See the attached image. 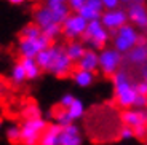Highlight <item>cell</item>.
Listing matches in <instances>:
<instances>
[{
	"instance_id": "obj_1",
	"label": "cell",
	"mask_w": 147,
	"mask_h": 145,
	"mask_svg": "<svg viewBox=\"0 0 147 145\" xmlns=\"http://www.w3.org/2000/svg\"><path fill=\"white\" fill-rule=\"evenodd\" d=\"M110 78H112V85H114V96L117 104L121 109H133L138 97V93L136 88H134V81L129 77V73L125 69H120Z\"/></svg>"
},
{
	"instance_id": "obj_2",
	"label": "cell",
	"mask_w": 147,
	"mask_h": 145,
	"mask_svg": "<svg viewBox=\"0 0 147 145\" xmlns=\"http://www.w3.org/2000/svg\"><path fill=\"white\" fill-rule=\"evenodd\" d=\"M144 38V34L139 29H136L133 24H125L121 26L120 29L110 32V43L112 48L121 53V54H126L129 50L136 46L141 40Z\"/></svg>"
},
{
	"instance_id": "obj_3",
	"label": "cell",
	"mask_w": 147,
	"mask_h": 145,
	"mask_svg": "<svg viewBox=\"0 0 147 145\" xmlns=\"http://www.w3.org/2000/svg\"><path fill=\"white\" fill-rule=\"evenodd\" d=\"M32 21L42 29L43 35L55 42L61 35V22L55 18L53 11L47 5H37L32 11Z\"/></svg>"
},
{
	"instance_id": "obj_4",
	"label": "cell",
	"mask_w": 147,
	"mask_h": 145,
	"mask_svg": "<svg viewBox=\"0 0 147 145\" xmlns=\"http://www.w3.org/2000/svg\"><path fill=\"white\" fill-rule=\"evenodd\" d=\"M80 40L90 50L101 51L110 42V32L104 27L101 19H93V21H88L86 30H85V34L82 35Z\"/></svg>"
},
{
	"instance_id": "obj_5",
	"label": "cell",
	"mask_w": 147,
	"mask_h": 145,
	"mask_svg": "<svg viewBox=\"0 0 147 145\" xmlns=\"http://www.w3.org/2000/svg\"><path fill=\"white\" fill-rule=\"evenodd\" d=\"M123 65V54L118 53L115 48H102L99 51V70L106 77H112Z\"/></svg>"
},
{
	"instance_id": "obj_6",
	"label": "cell",
	"mask_w": 147,
	"mask_h": 145,
	"mask_svg": "<svg viewBox=\"0 0 147 145\" xmlns=\"http://www.w3.org/2000/svg\"><path fill=\"white\" fill-rule=\"evenodd\" d=\"M86 24H88V21L85 18H82L78 13H70L64 19L63 24H61V35L67 42L69 40H80L82 35L86 30Z\"/></svg>"
},
{
	"instance_id": "obj_7",
	"label": "cell",
	"mask_w": 147,
	"mask_h": 145,
	"mask_svg": "<svg viewBox=\"0 0 147 145\" xmlns=\"http://www.w3.org/2000/svg\"><path fill=\"white\" fill-rule=\"evenodd\" d=\"M74 67H75V62L67 56V53H66L63 45H59L58 53H56V56L53 58V62L50 64L48 72L51 73V75L58 77V78H64V77L72 75V72L75 70Z\"/></svg>"
},
{
	"instance_id": "obj_8",
	"label": "cell",
	"mask_w": 147,
	"mask_h": 145,
	"mask_svg": "<svg viewBox=\"0 0 147 145\" xmlns=\"http://www.w3.org/2000/svg\"><path fill=\"white\" fill-rule=\"evenodd\" d=\"M51 43H55V42H51L45 35L38 37V38H19L18 54H19V58H37V54L42 50L48 48Z\"/></svg>"
},
{
	"instance_id": "obj_9",
	"label": "cell",
	"mask_w": 147,
	"mask_h": 145,
	"mask_svg": "<svg viewBox=\"0 0 147 145\" xmlns=\"http://www.w3.org/2000/svg\"><path fill=\"white\" fill-rule=\"evenodd\" d=\"M101 22L104 24L109 32H114V30L120 29L121 26L128 24V15H126V10L123 8H112V10H104L102 16H101Z\"/></svg>"
},
{
	"instance_id": "obj_10",
	"label": "cell",
	"mask_w": 147,
	"mask_h": 145,
	"mask_svg": "<svg viewBox=\"0 0 147 145\" xmlns=\"http://www.w3.org/2000/svg\"><path fill=\"white\" fill-rule=\"evenodd\" d=\"M126 15H128L129 24H133L142 34L147 32V5H146V2L126 5Z\"/></svg>"
},
{
	"instance_id": "obj_11",
	"label": "cell",
	"mask_w": 147,
	"mask_h": 145,
	"mask_svg": "<svg viewBox=\"0 0 147 145\" xmlns=\"http://www.w3.org/2000/svg\"><path fill=\"white\" fill-rule=\"evenodd\" d=\"M123 64L131 65V67H144L147 64V38H144L136 45V46L129 50L126 54H123Z\"/></svg>"
},
{
	"instance_id": "obj_12",
	"label": "cell",
	"mask_w": 147,
	"mask_h": 145,
	"mask_svg": "<svg viewBox=\"0 0 147 145\" xmlns=\"http://www.w3.org/2000/svg\"><path fill=\"white\" fill-rule=\"evenodd\" d=\"M104 10L106 8H104L101 0H85V3L80 8L78 15L82 18H85L86 21H93V19H101Z\"/></svg>"
},
{
	"instance_id": "obj_13",
	"label": "cell",
	"mask_w": 147,
	"mask_h": 145,
	"mask_svg": "<svg viewBox=\"0 0 147 145\" xmlns=\"http://www.w3.org/2000/svg\"><path fill=\"white\" fill-rule=\"evenodd\" d=\"M75 67H77V69H82V70L96 72V70L99 69V51H94V50L86 48V51L83 53V56L77 61Z\"/></svg>"
},
{
	"instance_id": "obj_14",
	"label": "cell",
	"mask_w": 147,
	"mask_h": 145,
	"mask_svg": "<svg viewBox=\"0 0 147 145\" xmlns=\"http://www.w3.org/2000/svg\"><path fill=\"white\" fill-rule=\"evenodd\" d=\"M121 121H123V124H126V126L129 128H138V126H144V124H147L146 121V112L144 110H139V109H126L125 112L121 113Z\"/></svg>"
},
{
	"instance_id": "obj_15",
	"label": "cell",
	"mask_w": 147,
	"mask_h": 145,
	"mask_svg": "<svg viewBox=\"0 0 147 145\" xmlns=\"http://www.w3.org/2000/svg\"><path fill=\"white\" fill-rule=\"evenodd\" d=\"M83 139H82L80 129L77 128V124L72 123L69 126H63L61 131V145H82Z\"/></svg>"
},
{
	"instance_id": "obj_16",
	"label": "cell",
	"mask_w": 147,
	"mask_h": 145,
	"mask_svg": "<svg viewBox=\"0 0 147 145\" xmlns=\"http://www.w3.org/2000/svg\"><path fill=\"white\" fill-rule=\"evenodd\" d=\"M61 131L63 126L53 123L42 132L38 145H61Z\"/></svg>"
},
{
	"instance_id": "obj_17",
	"label": "cell",
	"mask_w": 147,
	"mask_h": 145,
	"mask_svg": "<svg viewBox=\"0 0 147 145\" xmlns=\"http://www.w3.org/2000/svg\"><path fill=\"white\" fill-rule=\"evenodd\" d=\"M64 50H66L67 56L77 64V61L83 56L85 51H86V46L83 45L82 40H69L66 45H64Z\"/></svg>"
},
{
	"instance_id": "obj_18",
	"label": "cell",
	"mask_w": 147,
	"mask_h": 145,
	"mask_svg": "<svg viewBox=\"0 0 147 145\" xmlns=\"http://www.w3.org/2000/svg\"><path fill=\"white\" fill-rule=\"evenodd\" d=\"M72 80L75 81V85L80 88H88L93 85L94 81V72H90V70H82V69H77L72 72Z\"/></svg>"
},
{
	"instance_id": "obj_19",
	"label": "cell",
	"mask_w": 147,
	"mask_h": 145,
	"mask_svg": "<svg viewBox=\"0 0 147 145\" xmlns=\"http://www.w3.org/2000/svg\"><path fill=\"white\" fill-rule=\"evenodd\" d=\"M19 62L21 65L24 67L26 70V75H27V80H37L42 73V69L38 67L35 58H19Z\"/></svg>"
},
{
	"instance_id": "obj_20",
	"label": "cell",
	"mask_w": 147,
	"mask_h": 145,
	"mask_svg": "<svg viewBox=\"0 0 147 145\" xmlns=\"http://www.w3.org/2000/svg\"><path fill=\"white\" fill-rule=\"evenodd\" d=\"M42 137V132L32 129L30 126L22 123L21 126V144L24 145H38V140Z\"/></svg>"
},
{
	"instance_id": "obj_21",
	"label": "cell",
	"mask_w": 147,
	"mask_h": 145,
	"mask_svg": "<svg viewBox=\"0 0 147 145\" xmlns=\"http://www.w3.org/2000/svg\"><path fill=\"white\" fill-rule=\"evenodd\" d=\"M42 35H43L42 29L34 21L24 24V27L19 30V38H38V37H42Z\"/></svg>"
},
{
	"instance_id": "obj_22",
	"label": "cell",
	"mask_w": 147,
	"mask_h": 145,
	"mask_svg": "<svg viewBox=\"0 0 147 145\" xmlns=\"http://www.w3.org/2000/svg\"><path fill=\"white\" fill-rule=\"evenodd\" d=\"M53 116H55V123L59 124V126H69V124L75 123L74 118L70 116L69 110L61 107V105H59V109H56L55 112H53Z\"/></svg>"
},
{
	"instance_id": "obj_23",
	"label": "cell",
	"mask_w": 147,
	"mask_h": 145,
	"mask_svg": "<svg viewBox=\"0 0 147 145\" xmlns=\"http://www.w3.org/2000/svg\"><path fill=\"white\" fill-rule=\"evenodd\" d=\"M11 83L15 85H22L24 81L27 80V75H26V70H24V67L21 65V62H16L15 65H13V69H11Z\"/></svg>"
},
{
	"instance_id": "obj_24",
	"label": "cell",
	"mask_w": 147,
	"mask_h": 145,
	"mask_svg": "<svg viewBox=\"0 0 147 145\" xmlns=\"http://www.w3.org/2000/svg\"><path fill=\"white\" fill-rule=\"evenodd\" d=\"M67 110H69L70 116L74 118V121L80 120L82 116L85 115V105H83V102H82L80 99H77V97H75V101L70 104V107Z\"/></svg>"
},
{
	"instance_id": "obj_25",
	"label": "cell",
	"mask_w": 147,
	"mask_h": 145,
	"mask_svg": "<svg viewBox=\"0 0 147 145\" xmlns=\"http://www.w3.org/2000/svg\"><path fill=\"white\" fill-rule=\"evenodd\" d=\"M7 137H8V140L13 142V144L21 142V126H18V124L8 126L7 128Z\"/></svg>"
},
{
	"instance_id": "obj_26",
	"label": "cell",
	"mask_w": 147,
	"mask_h": 145,
	"mask_svg": "<svg viewBox=\"0 0 147 145\" xmlns=\"http://www.w3.org/2000/svg\"><path fill=\"white\" fill-rule=\"evenodd\" d=\"M24 116H26V120H30V118H38L40 115V110L37 105H29L26 110H24Z\"/></svg>"
},
{
	"instance_id": "obj_27",
	"label": "cell",
	"mask_w": 147,
	"mask_h": 145,
	"mask_svg": "<svg viewBox=\"0 0 147 145\" xmlns=\"http://www.w3.org/2000/svg\"><path fill=\"white\" fill-rule=\"evenodd\" d=\"M133 137H134V131H133V128L123 124V126L120 128V139L121 140H129V139H133Z\"/></svg>"
},
{
	"instance_id": "obj_28",
	"label": "cell",
	"mask_w": 147,
	"mask_h": 145,
	"mask_svg": "<svg viewBox=\"0 0 147 145\" xmlns=\"http://www.w3.org/2000/svg\"><path fill=\"white\" fill-rule=\"evenodd\" d=\"M83 3H85V0H67V5H69L72 13H78L80 8L83 7Z\"/></svg>"
},
{
	"instance_id": "obj_29",
	"label": "cell",
	"mask_w": 147,
	"mask_h": 145,
	"mask_svg": "<svg viewBox=\"0 0 147 145\" xmlns=\"http://www.w3.org/2000/svg\"><path fill=\"white\" fill-rule=\"evenodd\" d=\"M134 88H136V93L139 96H147V81L144 80L134 81Z\"/></svg>"
},
{
	"instance_id": "obj_30",
	"label": "cell",
	"mask_w": 147,
	"mask_h": 145,
	"mask_svg": "<svg viewBox=\"0 0 147 145\" xmlns=\"http://www.w3.org/2000/svg\"><path fill=\"white\" fill-rule=\"evenodd\" d=\"M74 101H75V97H74L72 94H64L63 97H61V101H59V105L64 107V109H69L70 104H72Z\"/></svg>"
},
{
	"instance_id": "obj_31",
	"label": "cell",
	"mask_w": 147,
	"mask_h": 145,
	"mask_svg": "<svg viewBox=\"0 0 147 145\" xmlns=\"http://www.w3.org/2000/svg\"><path fill=\"white\" fill-rule=\"evenodd\" d=\"M134 137L138 139H146L147 137V124H144V126H138L134 128Z\"/></svg>"
},
{
	"instance_id": "obj_32",
	"label": "cell",
	"mask_w": 147,
	"mask_h": 145,
	"mask_svg": "<svg viewBox=\"0 0 147 145\" xmlns=\"http://www.w3.org/2000/svg\"><path fill=\"white\" fill-rule=\"evenodd\" d=\"M102 2V5H104V8L106 10H112V8H118L120 7V0H101Z\"/></svg>"
},
{
	"instance_id": "obj_33",
	"label": "cell",
	"mask_w": 147,
	"mask_h": 145,
	"mask_svg": "<svg viewBox=\"0 0 147 145\" xmlns=\"http://www.w3.org/2000/svg\"><path fill=\"white\" fill-rule=\"evenodd\" d=\"M67 3V0H45V5L47 7H58V5H64Z\"/></svg>"
},
{
	"instance_id": "obj_34",
	"label": "cell",
	"mask_w": 147,
	"mask_h": 145,
	"mask_svg": "<svg viewBox=\"0 0 147 145\" xmlns=\"http://www.w3.org/2000/svg\"><path fill=\"white\" fill-rule=\"evenodd\" d=\"M146 0H120V3H125V5H131V3H142Z\"/></svg>"
},
{
	"instance_id": "obj_35",
	"label": "cell",
	"mask_w": 147,
	"mask_h": 145,
	"mask_svg": "<svg viewBox=\"0 0 147 145\" xmlns=\"http://www.w3.org/2000/svg\"><path fill=\"white\" fill-rule=\"evenodd\" d=\"M141 80L147 81V65H144V67H141Z\"/></svg>"
},
{
	"instance_id": "obj_36",
	"label": "cell",
	"mask_w": 147,
	"mask_h": 145,
	"mask_svg": "<svg viewBox=\"0 0 147 145\" xmlns=\"http://www.w3.org/2000/svg\"><path fill=\"white\" fill-rule=\"evenodd\" d=\"M7 2L11 5H22V3H27L29 0H7Z\"/></svg>"
},
{
	"instance_id": "obj_37",
	"label": "cell",
	"mask_w": 147,
	"mask_h": 145,
	"mask_svg": "<svg viewBox=\"0 0 147 145\" xmlns=\"http://www.w3.org/2000/svg\"><path fill=\"white\" fill-rule=\"evenodd\" d=\"M2 126H3V121H2V118H0V129H2Z\"/></svg>"
},
{
	"instance_id": "obj_38",
	"label": "cell",
	"mask_w": 147,
	"mask_h": 145,
	"mask_svg": "<svg viewBox=\"0 0 147 145\" xmlns=\"http://www.w3.org/2000/svg\"><path fill=\"white\" fill-rule=\"evenodd\" d=\"M144 112H146V121H147V109H146V110H144Z\"/></svg>"
},
{
	"instance_id": "obj_39",
	"label": "cell",
	"mask_w": 147,
	"mask_h": 145,
	"mask_svg": "<svg viewBox=\"0 0 147 145\" xmlns=\"http://www.w3.org/2000/svg\"><path fill=\"white\" fill-rule=\"evenodd\" d=\"M0 93H2V85H0Z\"/></svg>"
},
{
	"instance_id": "obj_40",
	"label": "cell",
	"mask_w": 147,
	"mask_h": 145,
	"mask_svg": "<svg viewBox=\"0 0 147 145\" xmlns=\"http://www.w3.org/2000/svg\"><path fill=\"white\" fill-rule=\"evenodd\" d=\"M146 65H147V64H146Z\"/></svg>"
}]
</instances>
